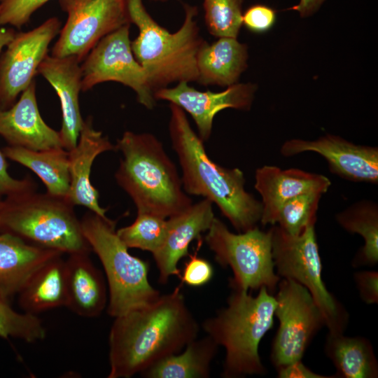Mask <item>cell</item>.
Returning a JSON list of instances; mask_svg holds the SVG:
<instances>
[{
  "instance_id": "obj_14",
  "label": "cell",
  "mask_w": 378,
  "mask_h": 378,
  "mask_svg": "<svg viewBox=\"0 0 378 378\" xmlns=\"http://www.w3.org/2000/svg\"><path fill=\"white\" fill-rule=\"evenodd\" d=\"M314 152L323 157L330 171L355 182L378 183V148L358 145L342 137L326 134L314 141L293 139L280 148L284 157Z\"/></svg>"
},
{
  "instance_id": "obj_22",
  "label": "cell",
  "mask_w": 378,
  "mask_h": 378,
  "mask_svg": "<svg viewBox=\"0 0 378 378\" xmlns=\"http://www.w3.org/2000/svg\"><path fill=\"white\" fill-rule=\"evenodd\" d=\"M88 255L70 254L65 260L66 307L79 316L95 317L101 314L106 306L107 290L102 272Z\"/></svg>"
},
{
  "instance_id": "obj_6",
  "label": "cell",
  "mask_w": 378,
  "mask_h": 378,
  "mask_svg": "<svg viewBox=\"0 0 378 378\" xmlns=\"http://www.w3.org/2000/svg\"><path fill=\"white\" fill-rule=\"evenodd\" d=\"M0 230L62 253H89L74 205L36 190L8 197L0 204Z\"/></svg>"
},
{
  "instance_id": "obj_41",
  "label": "cell",
  "mask_w": 378,
  "mask_h": 378,
  "mask_svg": "<svg viewBox=\"0 0 378 378\" xmlns=\"http://www.w3.org/2000/svg\"><path fill=\"white\" fill-rule=\"evenodd\" d=\"M153 1H157V2H166V1H168L169 0H152Z\"/></svg>"
},
{
  "instance_id": "obj_34",
  "label": "cell",
  "mask_w": 378,
  "mask_h": 378,
  "mask_svg": "<svg viewBox=\"0 0 378 378\" xmlns=\"http://www.w3.org/2000/svg\"><path fill=\"white\" fill-rule=\"evenodd\" d=\"M214 270L209 261L197 256L195 253L185 263L180 279L182 282L194 287L207 284L212 278Z\"/></svg>"
},
{
  "instance_id": "obj_25",
  "label": "cell",
  "mask_w": 378,
  "mask_h": 378,
  "mask_svg": "<svg viewBox=\"0 0 378 378\" xmlns=\"http://www.w3.org/2000/svg\"><path fill=\"white\" fill-rule=\"evenodd\" d=\"M3 153L5 157L34 172L44 183L47 193L67 199L70 187L68 150L63 148L33 150L8 146Z\"/></svg>"
},
{
  "instance_id": "obj_17",
  "label": "cell",
  "mask_w": 378,
  "mask_h": 378,
  "mask_svg": "<svg viewBox=\"0 0 378 378\" xmlns=\"http://www.w3.org/2000/svg\"><path fill=\"white\" fill-rule=\"evenodd\" d=\"M330 186L328 177L297 168L282 169L272 165L258 168L254 187L261 197L260 223L275 225L279 211L286 201L307 192L324 194Z\"/></svg>"
},
{
  "instance_id": "obj_35",
  "label": "cell",
  "mask_w": 378,
  "mask_h": 378,
  "mask_svg": "<svg viewBox=\"0 0 378 378\" xmlns=\"http://www.w3.org/2000/svg\"><path fill=\"white\" fill-rule=\"evenodd\" d=\"M275 20V11L264 5L252 6L242 15V24L255 33L268 31L274 25Z\"/></svg>"
},
{
  "instance_id": "obj_9",
  "label": "cell",
  "mask_w": 378,
  "mask_h": 378,
  "mask_svg": "<svg viewBox=\"0 0 378 378\" xmlns=\"http://www.w3.org/2000/svg\"><path fill=\"white\" fill-rule=\"evenodd\" d=\"M206 232L205 241L216 261L232 271L229 286L233 290L265 287L271 294L276 293L281 277L274 272L271 228L265 232L256 226L234 233L215 217Z\"/></svg>"
},
{
  "instance_id": "obj_2",
  "label": "cell",
  "mask_w": 378,
  "mask_h": 378,
  "mask_svg": "<svg viewBox=\"0 0 378 378\" xmlns=\"http://www.w3.org/2000/svg\"><path fill=\"white\" fill-rule=\"evenodd\" d=\"M169 133L182 171L184 191L216 204L238 232L256 227L262 203L245 190L242 171L223 167L210 159L186 112L174 104H169Z\"/></svg>"
},
{
  "instance_id": "obj_27",
  "label": "cell",
  "mask_w": 378,
  "mask_h": 378,
  "mask_svg": "<svg viewBox=\"0 0 378 378\" xmlns=\"http://www.w3.org/2000/svg\"><path fill=\"white\" fill-rule=\"evenodd\" d=\"M219 346L209 336L189 342L184 351L158 361L141 375L147 378H207Z\"/></svg>"
},
{
  "instance_id": "obj_29",
  "label": "cell",
  "mask_w": 378,
  "mask_h": 378,
  "mask_svg": "<svg viewBox=\"0 0 378 378\" xmlns=\"http://www.w3.org/2000/svg\"><path fill=\"white\" fill-rule=\"evenodd\" d=\"M167 222L160 216L137 212L134 221L116 230L117 234L128 248L147 251L152 254L162 245L167 234Z\"/></svg>"
},
{
  "instance_id": "obj_26",
  "label": "cell",
  "mask_w": 378,
  "mask_h": 378,
  "mask_svg": "<svg viewBox=\"0 0 378 378\" xmlns=\"http://www.w3.org/2000/svg\"><path fill=\"white\" fill-rule=\"evenodd\" d=\"M324 351L336 368V378L378 377V362L366 337L328 333Z\"/></svg>"
},
{
  "instance_id": "obj_28",
  "label": "cell",
  "mask_w": 378,
  "mask_h": 378,
  "mask_svg": "<svg viewBox=\"0 0 378 378\" xmlns=\"http://www.w3.org/2000/svg\"><path fill=\"white\" fill-rule=\"evenodd\" d=\"M337 223L351 234H360L364 245L356 255L352 265L374 266L378 262V205L363 200L350 205L335 216Z\"/></svg>"
},
{
  "instance_id": "obj_20",
  "label": "cell",
  "mask_w": 378,
  "mask_h": 378,
  "mask_svg": "<svg viewBox=\"0 0 378 378\" xmlns=\"http://www.w3.org/2000/svg\"><path fill=\"white\" fill-rule=\"evenodd\" d=\"M116 150L102 132L93 127L91 117L84 120L76 146L69 150L70 187L67 200L72 205L83 206L106 218L107 209L99 203V192L90 181L91 168L102 153Z\"/></svg>"
},
{
  "instance_id": "obj_39",
  "label": "cell",
  "mask_w": 378,
  "mask_h": 378,
  "mask_svg": "<svg viewBox=\"0 0 378 378\" xmlns=\"http://www.w3.org/2000/svg\"><path fill=\"white\" fill-rule=\"evenodd\" d=\"M326 0H300L299 4L290 9L299 12L302 17L314 13Z\"/></svg>"
},
{
  "instance_id": "obj_18",
  "label": "cell",
  "mask_w": 378,
  "mask_h": 378,
  "mask_svg": "<svg viewBox=\"0 0 378 378\" xmlns=\"http://www.w3.org/2000/svg\"><path fill=\"white\" fill-rule=\"evenodd\" d=\"M0 136L8 146L33 150L63 148L59 132L48 126L41 116L34 80L17 102L8 109L0 110Z\"/></svg>"
},
{
  "instance_id": "obj_12",
  "label": "cell",
  "mask_w": 378,
  "mask_h": 378,
  "mask_svg": "<svg viewBox=\"0 0 378 378\" xmlns=\"http://www.w3.org/2000/svg\"><path fill=\"white\" fill-rule=\"evenodd\" d=\"M130 28L127 24L110 33L90 50L80 64L82 91L104 82L120 83L134 90L138 102L151 110L157 100L132 52Z\"/></svg>"
},
{
  "instance_id": "obj_23",
  "label": "cell",
  "mask_w": 378,
  "mask_h": 378,
  "mask_svg": "<svg viewBox=\"0 0 378 378\" xmlns=\"http://www.w3.org/2000/svg\"><path fill=\"white\" fill-rule=\"evenodd\" d=\"M247 50L235 38L220 37L211 44L205 41L197 57V83L223 87L237 83L247 67Z\"/></svg>"
},
{
  "instance_id": "obj_15",
  "label": "cell",
  "mask_w": 378,
  "mask_h": 378,
  "mask_svg": "<svg viewBox=\"0 0 378 378\" xmlns=\"http://www.w3.org/2000/svg\"><path fill=\"white\" fill-rule=\"evenodd\" d=\"M256 89L253 83H237L221 92L200 91L189 83L181 82L174 87L157 90L154 96L156 100L167 101L190 114L197 126L199 137L204 142L211 134L216 115L228 108L249 110Z\"/></svg>"
},
{
  "instance_id": "obj_3",
  "label": "cell",
  "mask_w": 378,
  "mask_h": 378,
  "mask_svg": "<svg viewBox=\"0 0 378 378\" xmlns=\"http://www.w3.org/2000/svg\"><path fill=\"white\" fill-rule=\"evenodd\" d=\"M115 147L122 158L115 178L134 202L137 212L167 218L192 204L176 165L155 135L126 131Z\"/></svg>"
},
{
  "instance_id": "obj_7",
  "label": "cell",
  "mask_w": 378,
  "mask_h": 378,
  "mask_svg": "<svg viewBox=\"0 0 378 378\" xmlns=\"http://www.w3.org/2000/svg\"><path fill=\"white\" fill-rule=\"evenodd\" d=\"M83 234L99 258L108 288V314L113 317L150 303L160 295L149 283L148 262L132 255L117 234L115 222L89 211L80 220Z\"/></svg>"
},
{
  "instance_id": "obj_21",
  "label": "cell",
  "mask_w": 378,
  "mask_h": 378,
  "mask_svg": "<svg viewBox=\"0 0 378 378\" xmlns=\"http://www.w3.org/2000/svg\"><path fill=\"white\" fill-rule=\"evenodd\" d=\"M62 254L0 230V293L7 298L18 294L41 267Z\"/></svg>"
},
{
  "instance_id": "obj_37",
  "label": "cell",
  "mask_w": 378,
  "mask_h": 378,
  "mask_svg": "<svg viewBox=\"0 0 378 378\" xmlns=\"http://www.w3.org/2000/svg\"><path fill=\"white\" fill-rule=\"evenodd\" d=\"M354 281L361 300L368 304L378 302V272L374 270L356 272Z\"/></svg>"
},
{
  "instance_id": "obj_42",
  "label": "cell",
  "mask_w": 378,
  "mask_h": 378,
  "mask_svg": "<svg viewBox=\"0 0 378 378\" xmlns=\"http://www.w3.org/2000/svg\"><path fill=\"white\" fill-rule=\"evenodd\" d=\"M1 201H2V200L0 201V204H1Z\"/></svg>"
},
{
  "instance_id": "obj_1",
  "label": "cell",
  "mask_w": 378,
  "mask_h": 378,
  "mask_svg": "<svg viewBox=\"0 0 378 378\" xmlns=\"http://www.w3.org/2000/svg\"><path fill=\"white\" fill-rule=\"evenodd\" d=\"M199 325L177 286L155 301L115 317L108 378H130L176 354L197 338Z\"/></svg>"
},
{
  "instance_id": "obj_5",
  "label": "cell",
  "mask_w": 378,
  "mask_h": 378,
  "mask_svg": "<svg viewBox=\"0 0 378 378\" xmlns=\"http://www.w3.org/2000/svg\"><path fill=\"white\" fill-rule=\"evenodd\" d=\"M276 304L274 295L265 287H261L256 296L248 291L232 290L227 306L205 319L204 332L225 349L221 377L241 378L266 374L258 347L273 327Z\"/></svg>"
},
{
  "instance_id": "obj_36",
  "label": "cell",
  "mask_w": 378,
  "mask_h": 378,
  "mask_svg": "<svg viewBox=\"0 0 378 378\" xmlns=\"http://www.w3.org/2000/svg\"><path fill=\"white\" fill-rule=\"evenodd\" d=\"M7 163L4 153L0 150V201L24 192L36 190V184L29 177L15 179L10 176L7 170Z\"/></svg>"
},
{
  "instance_id": "obj_19",
  "label": "cell",
  "mask_w": 378,
  "mask_h": 378,
  "mask_svg": "<svg viewBox=\"0 0 378 378\" xmlns=\"http://www.w3.org/2000/svg\"><path fill=\"white\" fill-rule=\"evenodd\" d=\"M80 64L74 56L48 55L38 69V74L52 85L59 99L62 122L59 133L63 148L68 151L76 146L84 121L78 102L82 90Z\"/></svg>"
},
{
  "instance_id": "obj_33",
  "label": "cell",
  "mask_w": 378,
  "mask_h": 378,
  "mask_svg": "<svg viewBox=\"0 0 378 378\" xmlns=\"http://www.w3.org/2000/svg\"><path fill=\"white\" fill-rule=\"evenodd\" d=\"M50 0H0V23L21 28L31 15Z\"/></svg>"
},
{
  "instance_id": "obj_40",
  "label": "cell",
  "mask_w": 378,
  "mask_h": 378,
  "mask_svg": "<svg viewBox=\"0 0 378 378\" xmlns=\"http://www.w3.org/2000/svg\"><path fill=\"white\" fill-rule=\"evenodd\" d=\"M1 26L0 23V57L2 49L8 45L16 34L14 29L4 28Z\"/></svg>"
},
{
  "instance_id": "obj_11",
  "label": "cell",
  "mask_w": 378,
  "mask_h": 378,
  "mask_svg": "<svg viewBox=\"0 0 378 378\" xmlns=\"http://www.w3.org/2000/svg\"><path fill=\"white\" fill-rule=\"evenodd\" d=\"M67 15L51 51L55 57L74 56L82 62L104 36L131 24L128 0H59Z\"/></svg>"
},
{
  "instance_id": "obj_32",
  "label": "cell",
  "mask_w": 378,
  "mask_h": 378,
  "mask_svg": "<svg viewBox=\"0 0 378 378\" xmlns=\"http://www.w3.org/2000/svg\"><path fill=\"white\" fill-rule=\"evenodd\" d=\"M8 298L0 293V337L34 342L46 337V328L35 314L19 313L10 306Z\"/></svg>"
},
{
  "instance_id": "obj_24",
  "label": "cell",
  "mask_w": 378,
  "mask_h": 378,
  "mask_svg": "<svg viewBox=\"0 0 378 378\" xmlns=\"http://www.w3.org/2000/svg\"><path fill=\"white\" fill-rule=\"evenodd\" d=\"M66 300L65 260L62 255L41 267L18 293L20 307L24 312L35 315L66 307Z\"/></svg>"
},
{
  "instance_id": "obj_31",
  "label": "cell",
  "mask_w": 378,
  "mask_h": 378,
  "mask_svg": "<svg viewBox=\"0 0 378 378\" xmlns=\"http://www.w3.org/2000/svg\"><path fill=\"white\" fill-rule=\"evenodd\" d=\"M243 0H203L209 32L218 38H237L242 26Z\"/></svg>"
},
{
  "instance_id": "obj_16",
  "label": "cell",
  "mask_w": 378,
  "mask_h": 378,
  "mask_svg": "<svg viewBox=\"0 0 378 378\" xmlns=\"http://www.w3.org/2000/svg\"><path fill=\"white\" fill-rule=\"evenodd\" d=\"M214 218L213 203L205 198L168 218L164 241L153 253L160 283L166 284L171 276L180 278L178 262L189 255L190 243L200 239L201 234L209 229Z\"/></svg>"
},
{
  "instance_id": "obj_38",
  "label": "cell",
  "mask_w": 378,
  "mask_h": 378,
  "mask_svg": "<svg viewBox=\"0 0 378 378\" xmlns=\"http://www.w3.org/2000/svg\"><path fill=\"white\" fill-rule=\"evenodd\" d=\"M276 370L279 378H336L335 374L326 376L312 371L302 360L280 367Z\"/></svg>"
},
{
  "instance_id": "obj_30",
  "label": "cell",
  "mask_w": 378,
  "mask_h": 378,
  "mask_svg": "<svg viewBox=\"0 0 378 378\" xmlns=\"http://www.w3.org/2000/svg\"><path fill=\"white\" fill-rule=\"evenodd\" d=\"M322 195L320 192H307L288 200L281 206L276 224L290 235L301 234L307 227L316 223Z\"/></svg>"
},
{
  "instance_id": "obj_8",
  "label": "cell",
  "mask_w": 378,
  "mask_h": 378,
  "mask_svg": "<svg viewBox=\"0 0 378 378\" xmlns=\"http://www.w3.org/2000/svg\"><path fill=\"white\" fill-rule=\"evenodd\" d=\"M270 228L277 275L305 287L321 312L328 333L343 334L348 326L349 314L323 281L315 224L309 225L298 235L287 234L276 224Z\"/></svg>"
},
{
  "instance_id": "obj_4",
  "label": "cell",
  "mask_w": 378,
  "mask_h": 378,
  "mask_svg": "<svg viewBox=\"0 0 378 378\" xmlns=\"http://www.w3.org/2000/svg\"><path fill=\"white\" fill-rule=\"evenodd\" d=\"M183 8V22L172 33L152 18L143 0H128L131 23L139 31L131 41L132 50L154 94L172 83L197 81V57L206 41L196 20L197 8L184 4Z\"/></svg>"
},
{
  "instance_id": "obj_13",
  "label": "cell",
  "mask_w": 378,
  "mask_h": 378,
  "mask_svg": "<svg viewBox=\"0 0 378 378\" xmlns=\"http://www.w3.org/2000/svg\"><path fill=\"white\" fill-rule=\"evenodd\" d=\"M61 28V21L52 17L31 30L16 32L0 57V110L10 108L34 80Z\"/></svg>"
},
{
  "instance_id": "obj_10",
  "label": "cell",
  "mask_w": 378,
  "mask_h": 378,
  "mask_svg": "<svg viewBox=\"0 0 378 378\" xmlns=\"http://www.w3.org/2000/svg\"><path fill=\"white\" fill-rule=\"evenodd\" d=\"M274 298L279 328L270 360L277 369L302 360L314 337L325 326V321L307 289L292 279L279 281Z\"/></svg>"
}]
</instances>
